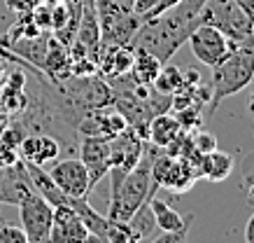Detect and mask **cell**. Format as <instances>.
Wrapping results in <instances>:
<instances>
[{
	"mask_svg": "<svg viewBox=\"0 0 254 243\" xmlns=\"http://www.w3.org/2000/svg\"><path fill=\"white\" fill-rule=\"evenodd\" d=\"M254 80V42L250 45H236L231 42V49L222 63L212 68V80H210V101L203 112V124H210L215 117L222 101L231 98L243 89L252 84Z\"/></svg>",
	"mask_w": 254,
	"mask_h": 243,
	"instance_id": "6da1fadb",
	"label": "cell"
},
{
	"mask_svg": "<svg viewBox=\"0 0 254 243\" xmlns=\"http://www.w3.org/2000/svg\"><path fill=\"white\" fill-rule=\"evenodd\" d=\"M152 157H154L152 148H149V152L145 150V155L138 162V166L131 168L122 180L112 182V199H110V211H108L110 220L126 222V220L133 218V213L138 211L140 206L149 204V199L159 189V185L152 178Z\"/></svg>",
	"mask_w": 254,
	"mask_h": 243,
	"instance_id": "7a4b0ae2",
	"label": "cell"
},
{
	"mask_svg": "<svg viewBox=\"0 0 254 243\" xmlns=\"http://www.w3.org/2000/svg\"><path fill=\"white\" fill-rule=\"evenodd\" d=\"M200 24L215 26L236 45L254 42L252 19L236 5V0H205L200 9Z\"/></svg>",
	"mask_w": 254,
	"mask_h": 243,
	"instance_id": "3957f363",
	"label": "cell"
},
{
	"mask_svg": "<svg viewBox=\"0 0 254 243\" xmlns=\"http://www.w3.org/2000/svg\"><path fill=\"white\" fill-rule=\"evenodd\" d=\"M19 220H21V229L28 243H49V232H52V222H54V206L47 201L45 196L38 192L19 201Z\"/></svg>",
	"mask_w": 254,
	"mask_h": 243,
	"instance_id": "277c9868",
	"label": "cell"
},
{
	"mask_svg": "<svg viewBox=\"0 0 254 243\" xmlns=\"http://www.w3.org/2000/svg\"><path fill=\"white\" fill-rule=\"evenodd\" d=\"M47 175L52 178L56 187L63 194L82 199V196L91 194V180H89V171L82 164V159L68 157V159H54L49 168H45Z\"/></svg>",
	"mask_w": 254,
	"mask_h": 243,
	"instance_id": "5b68a950",
	"label": "cell"
},
{
	"mask_svg": "<svg viewBox=\"0 0 254 243\" xmlns=\"http://www.w3.org/2000/svg\"><path fill=\"white\" fill-rule=\"evenodd\" d=\"M142 155H145V138L138 136L133 129H126L119 136L110 138V159H112L110 178L112 182L122 180L131 168H135Z\"/></svg>",
	"mask_w": 254,
	"mask_h": 243,
	"instance_id": "8992f818",
	"label": "cell"
},
{
	"mask_svg": "<svg viewBox=\"0 0 254 243\" xmlns=\"http://www.w3.org/2000/svg\"><path fill=\"white\" fill-rule=\"evenodd\" d=\"M187 42H189L193 56L208 68H215L217 63H222L229 54V49H231V40L222 31H217L215 26L208 24L196 26Z\"/></svg>",
	"mask_w": 254,
	"mask_h": 243,
	"instance_id": "52a82bcc",
	"label": "cell"
},
{
	"mask_svg": "<svg viewBox=\"0 0 254 243\" xmlns=\"http://www.w3.org/2000/svg\"><path fill=\"white\" fill-rule=\"evenodd\" d=\"M126 129H128V122L115 105L91 110L77 124V131H82V136H98V138H115Z\"/></svg>",
	"mask_w": 254,
	"mask_h": 243,
	"instance_id": "ba28073f",
	"label": "cell"
},
{
	"mask_svg": "<svg viewBox=\"0 0 254 243\" xmlns=\"http://www.w3.org/2000/svg\"><path fill=\"white\" fill-rule=\"evenodd\" d=\"M82 152V164L89 171V180H91V189L98 185L105 175L110 173L112 159H110V138H98V136H84V141L79 145Z\"/></svg>",
	"mask_w": 254,
	"mask_h": 243,
	"instance_id": "9c48e42d",
	"label": "cell"
},
{
	"mask_svg": "<svg viewBox=\"0 0 254 243\" xmlns=\"http://www.w3.org/2000/svg\"><path fill=\"white\" fill-rule=\"evenodd\" d=\"M63 152V145L52 134H26L19 143V157L28 164L49 166Z\"/></svg>",
	"mask_w": 254,
	"mask_h": 243,
	"instance_id": "30bf717a",
	"label": "cell"
},
{
	"mask_svg": "<svg viewBox=\"0 0 254 243\" xmlns=\"http://www.w3.org/2000/svg\"><path fill=\"white\" fill-rule=\"evenodd\" d=\"M31 192H35V189H33V182L21 159L7 168L0 166V204L19 206V201L26 199Z\"/></svg>",
	"mask_w": 254,
	"mask_h": 243,
	"instance_id": "8fae6325",
	"label": "cell"
},
{
	"mask_svg": "<svg viewBox=\"0 0 254 243\" xmlns=\"http://www.w3.org/2000/svg\"><path fill=\"white\" fill-rule=\"evenodd\" d=\"M89 234L86 225L70 206H54V222L49 243H82Z\"/></svg>",
	"mask_w": 254,
	"mask_h": 243,
	"instance_id": "7c38bea8",
	"label": "cell"
},
{
	"mask_svg": "<svg viewBox=\"0 0 254 243\" xmlns=\"http://www.w3.org/2000/svg\"><path fill=\"white\" fill-rule=\"evenodd\" d=\"M196 171H198V178H208L210 182H222L231 175L233 157L226 152H219V150H212L208 155H198Z\"/></svg>",
	"mask_w": 254,
	"mask_h": 243,
	"instance_id": "4fadbf2b",
	"label": "cell"
},
{
	"mask_svg": "<svg viewBox=\"0 0 254 243\" xmlns=\"http://www.w3.org/2000/svg\"><path fill=\"white\" fill-rule=\"evenodd\" d=\"M180 136H182V126H180L175 115H170V112H161V115L152 117L149 126H147V138L154 143L156 148L166 150L168 145H173Z\"/></svg>",
	"mask_w": 254,
	"mask_h": 243,
	"instance_id": "5bb4252c",
	"label": "cell"
},
{
	"mask_svg": "<svg viewBox=\"0 0 254 243\" xmlns=\"http://www.w3.org/2000/svg\"><path fill=\"white\" fill-rule=\"evenodd\" d=\"M149 208H152L156 227L161 232H177V229H182L193 222V215H180L175 208H170L163 199H156V196L149 199Z\"/></svg>",
	"mask_w": 254,
	"mask_h": 243,
	"instance_id": "9a60e30c",
	"label": "cell"
},
{
	"mask_svg": "<svg viewBox=\"0 0 254 243\" xmlns=\"http://www.w3.org/2000/svg\"><path fill=\"white\" fill-rule=\"evenodd\" d=\"M163 63L156 59V56H152L149 52H145V49L140 47H133V66H131V75L135 82H140V84H152L154 82V78L159 75V71H161Z\"/></svg>",
	"mask_w": 254,
	"mask_h": 243,
	"instance_id": "2e32d148",
	"label": "cell"
},
{
	"mask_svg": "<svg viewBox=\"0 0 254 243\" xmlns=\"http://www.w3.org/2000/svg\"><path fill=\"white\" fill-rule=\"evenodd\" d=\"M0 103L7 112H23L26 103H28L26 94H23V73H14L7 80V86H5V94H2Z\"/></svg>",
	"mask_w": 254,
	"mask_h": 243,
	"instance_id": "e0dca14e",
	"label": "cell"
},
{
	"mask_svg": "<svg viewBox=\"0 0 254 243\" xmlns=\"http://www.w3.org/2000/svg\"><path fill=\"white\" fill-rule=\"evenodd\" d=\"M152 86H154L159 94L173 96L177 89L182 86V71L175 68V66H170V63H163L159 75H156L154 82H152Z\"/></svg>",
	"mask_w": 254,
	"mask_h": 243,
	"instance_id": "ac0fdd59",
	"label": "cell"
},
{
	"mask_svg": "<svg viewBox=\"0 0 254 243\" xmlns=\"http://www.w3.org/2000/svg\"><path fill=\"white\" fill-rule=\"evenodd\" d=\"M0 59H2V61H7V63H14V66H19V68H26V71H31L33 75L38 78L40 84H45V82H49V80H47L45 75H42V73L38 71V68H33V66H31L28 61H23V59H21L19 54H14V52H12V49H9L7 45L2 42V38H0ZM49 84H52V82H49Z\"/></svg>",
	"mask_w": 254,
	"mask_h": 243,
	"instance_id": "d6986e66",
	"label": "cell"
},
{
	"mask_svg": "<svg viewBox=\"0 0 254 243\" xmlns=\"http://www.w3.org/2000/svg\"><path fill=\"white\" fill-rule=\"evenodd\" d=\"M191 145L198 155H208V152L217 150V138L210 134L208 129H198V131L191 136Z\"/></svg>",
	"mask_w": 254,
	"mask_h": 243,
	"instance_id": "ffe728a7",
	"label": "cell"
},
{
	"mask_svg": "<svg viewBox=\"0 0 254 243\" xmlns=\"http://www.w3.org/2000/svg\"><path fill=\"white\" fill-rule=\"evenodd\" d=\"M0 243H28V239L16 225H0Z\"/></svg>",
	"mask_w": 254,
	"mask_h": 243,
	"instance_id": "44dd1931",
	"label": "cell"
},
{
	"mask_svg": "<svg viewBox=\"0 0 254 243\" xmlns=\"http://www.w3.org/2000/svg\"><path fill=\"white\" fill-rule=\"evenodd\" d=\"M19 159H21V157H19V150H16L14 145H9V143H5L2 138H0V166H2V168L14 166Z\"/></svg>",
	"mask_w": 254,
	"mask_h": 243,
	"instance_id": "7402d4cb",
	"label": "cell"
},
{
	"mask_svg": "<svg viewBox=\"0 0 254 243\" xmlns=\"http://www.w3.org/2000/svg\"><path fill=\"white\" fill-rule=\"evenodd\" d=\"M189 229H191V225H187V227H182V229H177V232H163V234L156 236L152 243H187Z\"/></svg>",
	"mask_w": 254,
	"mask_h": 243,
	"instance_id": "603a6c76",
	"label": "cell"
},
{
	"mask_svg": "<svg viewBox=\"0 0 254 243\" xmlns=\"http://www.w3.org/2000/svg\"><path fill=\"white\" fill-rule=\"evenodd\" d=\"M40 0H7V7L16 14H23V12H31Z\"/></svg>",
	"mask_w": 254,
	"mask_h": 243,
	"instance_id": "cb8c5ba5",
	"label": "cell"
},
{
	"mask_svg": "<svg viewBox=\"0 0 254 243\" xmlns=\"http://www.w3.org/2000/svg\"><path fill=\"white\" fill-rule=\"evenodd\" d=\"M245 243H254V215L247 220L245 225Z\"/></svg>",
	"mask_w": 254,
	"mask_h": 243,
	"instance_id": "d4e9b609",
	"label": "cell"
},
{
	"mask_svg": "<svg viewBox=\"0 0 254 243\" xmlns=\"http://www.w3.org/2000/svg\"><path fill=\"white\" fill-rule=\"evenodd\" d=\"M82 243H108V241H105V239H103L100 234H93V232H89V234H86V239Z\"/></svg>",
	"mask_w": 254,
	"mask_h": 243,
	"instance_id": "484cf974",
	"label": "cell"
},
{
	"mask_svg": "<svg viewBox=\"0 0 254 243\" xmlns=\"http://www.w3.org/2000/svg\"><path fill=\"white\" fill-rule=\"evenodd\" d=\"M247 112H250V115L254 117V91L250 94V101H247Z\"/></svg>",
	"mask_w": 254,
	"mask_h": 243,
	"instance_id": "4316f807",
	"label": "cell"
},
{
	"mask_svg": "<svg viewBox=\"0 0 254 243\" xmlns=\"http://www.w3.org/2000/svg\"><path fill=\"white\" fill-rule=\"evenodd\" d=\"M5 126H7V117H5V115H0V134L5 131Z\"/></svg>",
	"mask_w": 254,
	"mask_h": 243,
	"instance_id": "83f0119b",
	"label": "cell"
},
{
	"mask_svg": "<svg viewBox=\"0 0 254 243\" xmlns=\"http://www.w3.org/2000/svg\"><path fill=\"white\" fill-rule=\"evenodd\" d=\"M40 2H45V5H56V2H61V0H40Z\"/></svg>",
	"mask_w": 254,
	"mask_h": 243,
	"instance_id": "f1b7e54d",
	"label": "cell"
},
{
	"mask_svg": "<svg viewBox=\"0 0 254 243\" xmlns=\"http://www.w3.org/2000/svg\"><path fill=\"white\" fill-rule=\"evenodd\" d=\"M175 2H180V0H168V5H170V7H173V5H175Z\"/></svg>",
	"mask_w": 254,
	"mask_h": 243,
	"instance_id": "f546056e",
	"label": "cell"
},
{
	"mask_svg": "<svg viewBox=\"0 0 254 243\" xmlns=\"http://www.w3.org/2000/svg\"><path fill=\"white\" fill-rule=\"evenodd\" d=\"M84 2H91V0H84Z\"/></svg>",
	"mask_w": 254,
	"mask_h": 243,
	"instance_id": "4dcf8cb0",
	"label": "cell"
}]
</instances>
